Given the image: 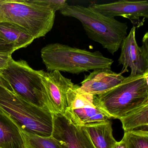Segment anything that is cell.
Instances as JSON below:
<instances>
[{
    "instance_id": "cell-1",
    "label": "cell",
    "mask_w": 148,
    "mask_h": 148,
    "mask_svg": "<svg viewBox=\"0 0 148 148\" xmlns=\"http://www.w3.org/2000/svg\"><path fill=\"white\" fill-rule=\"evenodd\" d=\"M60 12L63 16L80 21L88 38L101 45L112 55L127 36L126 22L104 16L90 7L68 4Z\"/></svg>"
},
{
    "instance_id": "cell-2",
    "label": "cell",
    "mask_w": 148,
    "mask_h": 148,
    "mask_svg": "<svg viewBox=\"0 0 148 148\" xmlns=\"http://www.w3.org/2000/svg\"><path fill=\"white\" fill-rule=\"evenodd\" d=\"M41 56L48 72L58 71L73 74L111 69L114 62L99 51H90L60 43L49 44L42 48Z\"/></svg>"
},
{
    "instance_id": "cell-3",
    "label": "cell",
    "mask_w": 148,
    "mask_h": 148,
    "mask_svg": "<svg viewBox=\"0 0 148 148\" xmlns=\"http://www.w3.org/2000/svg\"><path fill=\"white\" fill-rule=\"evenodd\" d=\"M148 73L129 76L110 90L94 96L98 105L111 119H120L148 103Z\"/></svg>"
},
{
    "instance_id": "cell-4",
    "label": "cell",
    "mask_w": 148,
    "mask_h": 148,
    "mask_svg": "<svg viewBox=\"0 0 148 148\" xmlns=\"http://www.w3.org/2000/svg\"><path fill=\"white\" fill-rule=\"evenodd\" d=\"M0 110L21 130L41 136H51V113L21 98L9 89L1 79Z\"/></svg>"
},
{
    "instance_id": "cell-5",
    "label": "cell",
    "mask_w": 148,
    "mask_h": 148,
    "mask_svg": "<svg viewBox=\"0 0 148 148\" xmlns=\"http://www.w3.org/2000/svg\"><path fill=\"white\" fill-rule=\"evenodd\" d=\"M0 12L5 21L21 27L34 39L52 30L56 13L32 0H0Z\"/></svg>"
},
{
    "instance_id": "cell-6",
    "label": "cell",
    "mask_w": 148,
    "mask_h": 148,
    "mask_svg": "<svg viewBox=\"0 0 148 148\" xmlns=\"http://www.w3.org/2000/svg\"><path fill=\"white\" fill-rule=\"evenodd\" d=\"M0 79L21 98L48 110L39 71L32 69L25 60L16 61L11 58L6 68L0 70Z\"/></svg>"
},
{
    "instance_id": "cell-7",
    "label": "cell",
    "mask_w": 148,
    "mask_h": 148,
    "mask_svg": "<svg viewBox=\"0 0 148 148\" xmlns=\"http://www.w3.org/2000/svg\"><path fill=\"white\" fill-rule=\"evenodd\" d=\"M74 84L67 92V107L64 115L80 125L103 122L110 119L98 105L93 95L83 93Z\"/></svg>"
},
{
    "instance_id": "cell-8",
    "label": "cell",
    "mask_w": 148,
    "mask_h": 148,
    "mask_svg": "<svg viewBox=\"0 0 148 148\" xmlns=\"http://www.w3.org/2000/svg\"><path fill=\"white\" fill-rule=\"evenodd\" d=\"M136 27L133 25L120 46L118 62L123 66L122 74L129 71V68L131 70L130 76L148 73V33L147 32L144 35L140 47L136 40Z\"/></svg>"
},
{
    "instance_id": "cell-9",
    "label": "cell",
    "mask_w": 148,
    "mask_h": 148,
    "mask_svg": "<svg viewBox=\"0 0 148 148\" xmlns=\"http://www.w3.org/2000/svg\"><path fill=\"white\" fill-rule=\"evenodd\" d=\"M39 71L45 89L47 109L52 114H64L67 107V92L74 83L58 71Z\"/></svg>"
},
{
    "instance_id": "cell-10",
    "label": "cell",
    "mask_w": 148,
    "mask_h": 148,
    "mask_svg": "<svg viewBox=\"0 0 148 148\" xmlns=\"http://www.w3.org/2000/svg\"><path fill=\"white\" fill-rule=\"evenodd\" d=\"M52 136L63 148H96L84 126L64 114H52Z\"/></svg>"
},
{
    "instance_id": "cell-11",
    "label": "cell",
    "mask_w": 148,
    "mask_h": 148,
    "mask_svg": "<svg viewBox=\"0 0 148 148\" xmlns=\"http://www.w3.org/2000/svg\"><path fill=\"white\" fill-rule=\"evenodd\" d=\"M89 7L101 14L111 18L121 16L129 19L136 27L141 26L148 18L147 1H130L121 0L106 4L92 3Z\"/></svg>"
},
{
    "instance_id": "cell-12",
    "label": "cell",
    "mask_w": 148,
    "mask_h": 148,
    "mask_svg": "<svg viewBox=\"0 0 148 148\" xmlns=\"http://www.w3.org/2000/svg\"><path fill=\"white\" fill-rule=\"evenodd\" d=\"M125 78L120 73L113 72L111 69L95 70L85 75L77 90L81 92L97 96L114 88Z\"/></svg>"
},
{
    "instance_id": "cell-13",
    "label": "cell",
    "mask_w": 148,
    "mask_h": 148,
    "mask_svg": "<svg viewBox=\"0 0 148 148\" xmlns=\"http://www.w3.org/2000/svg\"><path fill=\"white\" fill-rule=\"evenodd\" d=\"M0 148H25L17 125L0 110Z\"/></svg>"
},
{
    "instance_id": "cell-14",
    "label": "cell",
    "mask_w": 148,
    "mask_h": 148,
    "mask_svg": "<svg viewBox=\"0 0 148 148\" xmlns=\"http://www.w3.org/2000/svg\"><path fill=\"white\" fill-rule=\"evenodd\" d=\"M96 148H112L117 143L110 120L84 125Z\"/></svg>"
},
{
    "instance_id": "cell-15",
    "label": "cell",
    "mask_w": 148,
    "mask_h": 148,
    "mask_svg": "<svg viewBox=\"0 0 148 148\" xmlns=\"http://www.w3.org/2000/svg\"><path fill=\"white\" fill-rule=\"evenodd\" d=\"M0 38L13 45L16 50L26 48L34 40L21 27L7 21H0Z\"/></svg>"
},
{
    "instance_id": "cell-16",
    "label": "cell",
    "mask_w": 148,
    "mask_h": 148,
    "mask_svg": "<svg viewBox=\"0 0 148 148\" xmlns=\"http://www.w3.org/2000/svg\"><path fill=\"white\" fill-rule=\"evenodd\" d=\"M119 120L124 132L148 126V103L136 109Z\"/></svg>"
},
{
    "instance_id": "cell-17",
    "label": "cell",
    "mask_w": 148,
    "mask_h": 148,
    "mask_svg": "<svg viewBox=\"0 0 148 148\" xmlns=\"http://www.w3.org/2000/svg\"><path fill=\"white\" fill-rule=\"evenodd\" d=\"M19 130L24 141L25 148H63L60 143L52 136H41Z\"/></svg>"
},
{
    "instance_id": "cell-18",
    "label": "cell",
    "mask_w": 148,
    "mask_h": 148,
    "mask_svg": "<svg viewBox=\"0 0 148 148\" xmlns=\"http://www.w3.org/2000/svg\"><path fill=\"white\" fill-rule=\"evenodd\" d=\"M126 148H148V127L125 132Z\"/></svg>"
},
{
    "instance_id": "cell-19",
    "label": "cell",
    "mask_w": 148,
    "mask_h": 148,
    "mask_svg": "<svg viewBox=\"0 0 148 148\" xmlns=\"http://www.w3.org/2000/svg\"><path fill=\"white\" fill-rule=\"evenodd\" d=\"M36 4L46 6L56 12L61 11L67 5L66 0H32Z\"/></svg>"
},
{
    "instance_id": "cell-20",
    "label": "cell",
    "mask_w": 148,
    "mask_h": 148,
    "mask_svg": "<svg viewBox=\"0 0 148 148\" xmlns=\"http://www.w3.org/2000/svg\"><path fill=\"white\" fill-rule=\"evenodd\" d=\"M16 51L13 45L0 38V53L12 55Z\"/></svg>"
},
{
    "instance_id": "cell-21",
    "label": "cell",
    "mask_w": 148,
    "mask_h": 148,
    "mask_svg": "<svg viewBox=\"0 0 148 148\" xmlns=\"http://www.w3.org/2000/svg\"><path fill=\"white\" fill-rule=\"evenodd\" d=\"M12 55L0 53V70L6 68Z\"/></svg>"
},
{
    "instance_id": "cell-22",
    "label": "cell",
    "mask_w": 148,
    "mask_h": 148,
    "mask_svg": "<svg viewBox=\"0 0 148 148\" xmlns=\"http://www.w3.org/2000/svg\"><path fill=\"white\" fill-rule=\"evenodd\" d=\"M112 148H126V144L124 140L122 138L121 141L117 142Z\"/></svg>"
},
{
    "instance_id": "cell-23",
    "label": "cell",
    "mask_w": 148,
    "mask_h": 148,
    "mask_svg": "<svg viewBox=\"0 0 148 148\" xmlns=\"http://www.w3.org/2000/svg\"><path fill=\"white\" fill-rule=\"evenodd\" d=\"M0 21H5V20H4V18H3V16H2L1 12H0Z\"/></svg>"
}]
</instances>
